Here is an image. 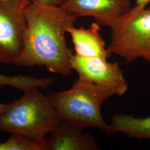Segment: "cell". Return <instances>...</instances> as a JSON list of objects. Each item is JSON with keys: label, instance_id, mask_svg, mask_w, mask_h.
Masks as SVG:
<instances>
[{"label": "cell", "instance_id": "2e32d148", "mask_svg": "<svg viewBox=\"0 0 150 150\" xmlns=\"http://www.w3.org/2000/svg\"><path fill=\"white\" fill-rule=\"evenodd\" d=\"M10 103L4 104L0 102V117L3 115V113L5 112L7 108L9 106Z\"/></svg>", "mask_w": 150, "mask_h": 150}, {"label": "cell", "instance_id": "5b68a950", "mask_svg": "<svg viewBox=\"0 0 150 150\" xmlns=\"http://www.w3.org/2000/svg\"><path fill=\"white\" fill-rule=\"evenodd\" d=\"M26 6L0 1V64H15L23 51Z\"/></svg>", "mask_w": 150, "mask_h": 150}, {"label": "cell", "instance_id": "8fae6325", "mask_svg": "<svg viewBox=\"0 0 150 150\" xmlns=\"http://www.w3.org/2000/svg\"><path fill=\"white\" fill-rule=\"evenodd\" d=\"M54 81L53 77L38 79L25 75L7 76L0 74V88L10 86L23 92L35 87L46 89Z\"/></svg>", "mask_w": 150, "mask_h": 150}, {"label": "cell", "instance_id": "3957f363", "mask_svg": "<svg viewBox=\"0 0 150 150\" xmlns=\"http://www.w3.org/2000/svg\"><path fill=\"white\" fill-rule=\"evenodd\" d=\"M47 95L62 120L82 129L92 127L113 134L101 114L103 103L114 95L109 90L78 79L70 89Z\"/></svg>", "mask_w": 150, "mask_h": 150}, {"label": "cell", "instance_id": "8992f818", "mask_svg": "<svg viewBox=\"0 0 150 150\" xmlns=\"http://www.w3.org/2000/svg\"><path fill=\"white\" fill-rule=\"evenodd\" d=\"M71 67L86 81L111 91L114 95L122 96L129 89V84L118 62H108L100 57H83L74 54Z\"/></svg>", "mask_w": 150, "mask_h": 150}, {"label": "cell", "instance_id": "5bb4252c", "mask_svg": "<svg viewBox=\"0 0 150 150\" xmlns=\"http://www.w3.org/2000/svg\"><path fill=\"white\" fill-rule=\"evenodd\" d=\"M150 2V0H136L134 8L136 9H144Z\"/></svg>", "mask_w": 150, "mask_h": 150}, {"label": "cell", "instance_id": "9c48e42d", "mask_svg": "<svg viewBox=\"0 0 150 150\" xmlns=\"http://www.w3.org/2000/svg\"><path fill=\"white\" fill-rule=\"evenodd\" d=\"M100 25L93 22L87 28L70 27L67 31L74 46L76 54L83 57H100L107 59L111 56L100 33Z\"/></svg>", "mask_w": 150, "mask_h": 150}, {"label": "cell", "instance_id": "277c9868", "mask_svg": "<svg viewBox=\"0 0 150 150\" xmlns=\"http://www.w3.org/2000/svg\"><path fill=\"white\" fill-rule=\"evenodd\" d=\"M111 55L123 59L127 64L142 59L150 65V8H131L110 27Z\"/></svg>", "mask_w": 150, "mask_h": 150}, {"label": "cell", "instance_id": "7c38bea8", "mask_svg": "<svg viewBox=\"0 0 150 150\" xmlns=\"http://www.w3.org/2000/svg\"><path fill=\"white\" fill-rule=\"evenodd\" d=\"M46 142V140L13 134L5 142L0 143V150H45Z\"/></svg>", "mask_w": 150, "mask_h": 150}, {"label": "cell", "instance_id": "52a82bcc", "mask_svg": "<svg viewBox=\"0 0 150 150\" xmlns=\"http://www.w3.org/2000/svg\"><path fill=\"white\" fill-rule=\"evenodd\" d=\"M60 6L79 17H92L100 26L109 28L132 8L131 0H66Z\"/></svg>", "mask_w": 150, "mask_h": 150}, {"label": "cell", "instance_id": "9a60e30c", "mask_svg": "<svg viewBox=\"0 0 150 150\" xmlns=\"http://www.w3.org/2000/svg\"><path fill=\"white\" fill-rule=\"evenodd\" d=\"M0 1L11 2L16 5L23 6H27L30 3V2L28 0H0Z\"/></svg>", "mask_w": 150, "mask_h": 150}, {"label": "cell", "instance_id": "6da1fadb", "mask_svg": "<svg viewBox=\"0 0 150 150\" xmlns=\"http://www.w3.org/2000/svg\"><path fill=\"white\" fill-rule=\"evenodd\" d=\"M24 13L26 29L23 48L15 64L26 67L45 66L52 73L70 75L74 54L65 35L79 17L60 6L30 2L25 7Z\"/></svg>", "mask_w": 150, "mask_h": 150}, {"label": "cell", "instance_id": "4fadbf2b", "mask_svg": "<svg viewBox=\"0 0 150 150\" xmlns=\"http://www.w3.org/2000/svg\"><path fill=\"white\" fill-rule=\"evenodd\" d=\"M30 3L38 4L47 5L61 6V0H28Z\"/></svg>", "mask_w": 150, "mask_h": 150}, {"label": "cell", "instance_id": "30bf717a", "mask_svg": "<svg viewBox=\"0 0 150 150\" xmlns=\"http://www.w3.org/2000/svg\"><path fill=\"white\" fill-rule=\"evenodd\" d=\"M110 125L113 134L121 132L130 137L150 140V116L141 117L116 113Z\"/></svg>", "mask_w": 150, "mask_h": 150}, {"label": "cell", "instance_id": "7a4b0ae2", "mask_svg": "<svg viewBox=\"0 0 150 150\" xmlns=\"http://www.w3.org/2000/svg\"><path fill=\"white\" fill-rule=\"evenodd\" d=\"M39 89L25 91L21 98L10 103L0 117L1 131L46 140V134L51 133L62 119L48 95Z\"/></svg>", "mask_w": 150, "mask_h": 150}, {"label": "cell", "instance_id": "e0dca14e", "mask_svg": "<svg viewBox=\"0 0 150 150\" xmlns=\"http://www.w3.org/2000/svg\"><path fill=\"white\" fill-rule=\"evenodd\" d=\"M66 0H61V2H62V4H63L64 2H65Z\"/></svg>", "mask_w": 150, "mask_h": 150}, {"label": "cell", "instance_id": "ba28073f", "mask_svg": "<svg viewBox=\"0 0 150 150\" xmlns=\"http://www.w3.org/2000/svg\"><path fill=\"white\" fill-rule=\"evenodd\" d=\"M77 127L64 120L50 133L45 150H98L93 137Z\"/></svg>", "mask_w": 150, "mask_h": 150}]
</instances>
